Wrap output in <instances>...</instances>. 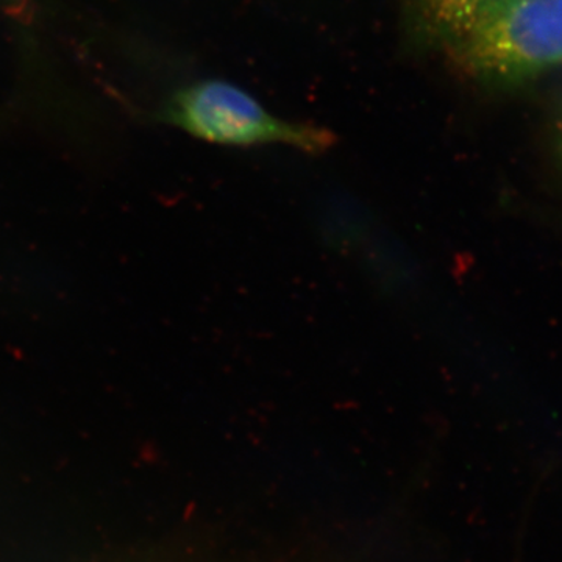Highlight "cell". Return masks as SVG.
<instances>
[{"mask_svg":"<svg viewBox=\"0 0 562 562\" xmlns=\"http://www.w3.org/2000/svg\"><path fill=\"white\" fill-rule=\"evenodd\" d=\"M462 74L513 87L562 65V0H494L449 46Z\"/></svg>","mask_w":562,"mask_h":562,"instance_id":"cell-1","label":"cell"},{"mask_svg":"<svg viewBox=\"0 0 562 562\" xmlns=\"http://www.w3.org/2000/svg\"><path fill=\"white\" fill-rule=\"evenodd\" d=\"M165 121L221 146L279 144L319 155L336 144L328 128L276 116L249 92L224 80H202L177 91L166 105Z\"/></svg>","mask_w":562,"mask_h":562,"instance_id":"cell-2","label":"cell"},{"mask_svg":"<svg viewBox=\"0 0 562 562\" xmlns=\"http://www.w3.org/2000/svg\"><path fill=\"white\" fill-rule=\"evenodd\" d=\"M413 16L427 38L443 46L461 40L494 0H409Z\"/></svg>","mask_w":562,"mask_h":562,"instance_id":"cell-3","label":"cell"},{"mask_svg":"<svg viewBox=\"0 0 562 562\" xmlns=\"http://www.w3.org/2000/svg\"><path fill=\"white\" fill-rule=\"evenodd\" d=\"M10 3H13L14 7L22 5V3L25 2V0H9Z\"/></svg>","mask_w":562,"mask_h":562,"instance_id":"cell-4","label":"cell"}]
</instances>
